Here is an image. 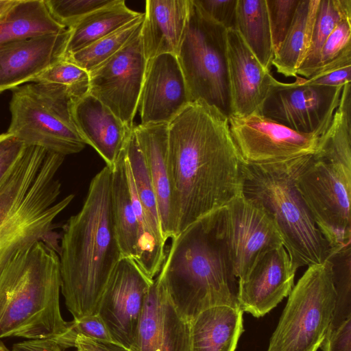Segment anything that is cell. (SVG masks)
Listing matches in <instances>:
<instances>
[{"label":"cell","mask_w":351,"mask_h":351,"mask_svg":"<svg viewBox=\"0 0 351 351\" xmlns=\"http://www.w3.org/2000/svg\"><path fill=\"white\" fill-rule=\"evenodd\" d=\"M168 162L176 235L242 193L243 161L228 118L203 100L168 123Z\"/></svg>","instance_id":"1"},{"label":"cell","mask_w":351,"mask_h":351,"mask_svg":"<svg viewBox=\"0 0 351 351\" xmlns=\"http://www.w3.org/2000/svg\"><path fill=\"white\" fill-rule=\"evenodd\" d=\"M112 169L91 180L80 210L68 220L60 252L61 293L73 319L97 313L104 291L123 258L111 204Z\"/></svg>","instance_id":"2"},{"label":"cell","mask_w":351,"mask_h":351,"mask_svg":"<svg viewBox=\"0 0 351 351\" xmlns=\"http://www.w3.org/2000/svg\"><path fill=\"white\" fill-rule=\"evenodd\" d=\"M64 156L37 146L25 147L0 184V272L20 251L49 234L56 217L73 200H58L56 178Z\"/></svg>","instance_id":"3"},{"label":"cell","mask_w":351,"mask_h":351,"mask_svg":"<svg viewBox=\"0 0 351 351\" xmlns=\"http://www.w3.org/2000/svg\"><path fill=\"white\" fill-rule=\"evenodd\" d=\"M60 258L39 241L18 252L0 272V339H56L69 322L63 319L59 297Z\"/></svg>","instance_id":"4"},{"label":"cell","mask_w":351,"mask_h":351,"mask_svg":"<svg viewBox=\"0 0 351 351\" xmlns=\"http://www.w3.org/2000/svg\"><path fill=\"white\" fill-rule=\"evenodd\" d=\"M158 276L178 313L189 322L211 307L239 308L238 281L208 215L171 239Z\"/></svg>","instance_id":"5"},{"label":"cell","mask_w":351,"mask_h":351,"mask_svg":"<svg viewBox=\"0 0 351 351\" xmlns=\"http://www.w3.org/2000/svg\"><path fill=\"white\" fill-rule=\"evenodd\" d=\"M304 156L261 165L243 162V195L272 218L297 269L323 263L330 252L296 185Z\"/></svg>","instance_id":"6"},{"label":"cell","mask_w":351,"mask_h":351,"mask_svg":"<svg viewBox=\"0 0 351 351\" xmlns=\"http://www.w3.org/2000/svg\"><path fill=\"white\" fill-rule=\"evenodd\" d=\"M74 101L62 85L30 82L19 86L12 89L7 132L27 146L64 156L78 153L86 144L73 120Z\"/></svg>","instance_id":"7"},{"label":"cell","mask_w":351,"mask_h":351,"mask_svg":"<svg viewBox=\"0 0 351 351\" xmlns=\"http://www.w3.org/2000/svg\"><path fill=\"white\" fill-rule=\"evenodd\" d=\"M227 29L193 3L178 53L190 101L203 100L229 118L232 115Z\"/></svg>","instance_id":"8"},{"label":"cell","mask_w":351,"mask_h":351,"mask_svg":"<svg viewBox=\"0 0 351 351\" xmlns=\"http://www.w3.org/2000/svg\"><path fill=\"white\" fill-rule=\"evenodd\" d=\"M288 296L267 351H317L336 303L332 262L308 266Z\"/></svg>","instance_id":"9"},{"label":"cell","mask_w":351,"mask_h":351,"mask_svg":"<svg viewBox=\"0 0 351 351\" xmlns=\"http://www.w3.org/2000/svg\"><path fill=\"white\" fill-rule=\"evenodd\" d=\"M295 182L330 251L350 245L351 166L305 156Z\"/></svg>","instance_id":"10"},{"label":"cell","mask_w":351,"mask_h":351,"mask_svg":"<svg viewBox=\"0 0 351 351\" xmlns=\"http://www.w3.org/2000/svg\"><path fill=\"white\" fill-rule=\"evenodd\" d=\"M227 263L238 283L268 251L283 245L270 215L243 193L208 215Z\"/></svg>","instance_id":"11"},{"label":"cell","mask_w":351,"mask_h":351,"mask_svg":"<svg viewBox=\"0 0 351 351\" xmlns=\"http://www.w3.org/2000/svg\"><path fill=\"white\" fill-rule=\"evenodd\" d=\"M343 86L292 83L274 78L256 113L303 134H324L338 106Z\"/></svg>","instance_id":"12"},{"label":"cell","mask_w":351,"mask_h":351,"mask_svg":"<svg viewBox=\"0 0 351 351\" xmlns=\"http://www.w3.org/2000/svg\"><path fill=\"white\" fill-rule=\"evenodd\" d=\"M141 32L88 73L89 94L130 128L134 127L147 63Z\"/></svg>","instance_id":"13"},{"label":"cell","mask_w":351,"mask_h":351,"mask_svg":"<svg viewBox=\"0 0 351 351\" xmlns=\"http://www.w3.org/2000/svg\"><path fill=\"white\" fill-rule=\"evenodd\" d=\"M229 128L242 160L261 165L314 154L321 133L303 134L256 112L230 116Z\"/></svg>","instance_id":"14"},{"label":"cell","mask_w":351,"mask_h":351,"mask_svg":"<svg viewBox=\"0 0 351 351\" xmlns=\"http://www.w3.org/2000/svg\"><path fill=\"white\" fill-rule=\"evenodd\" d=\"M154 282L129 257L122 258L99 303L97 314L114 342L132 347L145 299Z\"/></svg>","instance_id":"15"},{"label":"cell","mask_w":351,"mask_h":351,"mask_svg":"<svg viewBox=\"0 0 351 351\" xmlns=\"http://www.w3.org/2000/svg\"><path fill=\"white\" fill-rule=\"evenodd\" d=\"M130 351H191V322L178 313L158 276L145 299Z\"/></svg>","instance_id":"16"},{"label":"cell","mask_w":351,"mask_h":351,"mask_svg":"<svg viewBox=\"0 0 351 351\" xmlns=\"http://www.w3.org/2000/svg\"><path fill=\"white\" fill-rule=\"evenodd\" d=\"M297 269L283 245L268 251L238 283L239 308L256 318L264 316L289 295Z\"/></svg>","instance_id":"17"},{"label":"cell","mask_w":351,"mask_h":351,"mask_svg":"<svg viewBox=\"0 0 351 351\" xmlns=\"http://www.w3.org/2000/svg\"><path fill=\"white\" fill-rule=\"evenodd\" d=\"M190 102L176 55L164 53L147 61L138 102L141 124H168Z\"/></svg>","instance_id":"18"},{"label":"cell","mask_w":351,"mask_h":351,"mask_svg":"<svg viewBox=\"0 0 351 351\" xmlns=\"http://www.w3.org/2000/svg\"><path fill=\"white\" fill-rule=\"evenodd\" d=\"M71 30L0 44V93L31 82L64 57Z\"/></svg>","instance_id":"19"},{"label":"cell","mask_w":351,"mask_h":351,"mask_svg":"<svg viewBox=\"0 0 351 351\" xmlns=\"http://www.w3.org/2000/svg\"><path fill=\"white\" fill-rule=\"evenodd\" d=\"M228 75L232 115L245 117L258 111L273 79L236 29L227 31Z\"/></svg>","instance_id":"20"},{"label":"cell","mask_w":351,"mask_h":351,"mask_svg":"<svg viewBox=\"0 0 351 351\" xmlns=\"http://www.w3.org/2000/svg\"><path fill=\"white\" fill-rule=\"evenodd\" d=\"M156 195L161 230L167 241L176 235L174 195L168 162V124L134 126Z\"/></svg>","instance_id":"21"},{"label":"cell","mask_w":351,"mask_h":351,"mask_svg":"<svg viewBox=\"0 0 351 351\" xmlns=\"http://www.w3.org/2000/svg\"><path fill=\"white\" fill-rule=\"evenodd\" d=\"M72 114L85 143L91 146L104 160L106 166L112 169L125 148L134 127H128L90 94L74 101Z\"/></svg>","instance_id":"22"},{"label":"cell","mask_w":351,"mask_h":351,"mask_svg":"<svg viewBox=\"0 0 351 351\" xmlns=\"http://www.w3.org/2000/svg\"><path fill=\"white\" fill-rule=\"evenodd\" d=\"M192 0H147L141 38L147 61L164 53L177 56Z\"/></svg>","instance_id":"23"},{"label":"cell","mask_w":351,"mask_h":351,"mask_svg":"<svg viewBox=\"0 0 351 351\" xmlns=\"http://www.w3.org/2000/svg\"><path fill=\"white\" fill-rule=\"evenodd\" d=\"M240 308L217 306L191 322V351H235L243 332Z\"/></svg>","instance_id":"24"},{"label":"cell","mask_w":351,"mask_h":351,"mask_svg":"<svg viewBox=\"0 0 351 351\" xmlns=\"http://www.w3.org/2000/svg\"><path fill=\"white\" fill-rule=\"evenodd\" d=\"M319 0H300L292 24L271 61L276 71L286 77H295L305 60Z\"/></svg>","instance_id":"25"},{"label":"cell","mask_w":351,"mask_h":351,"mask_svg":"<svg viewBox=\"0 0 351 351\" xmlns=\"http://www.w3.org/2000/svg\"><path fill=\"white\" fill-rule=\"evenodd\" d=\"M125 154V147L111 169V204L114 229L122 256L135 261L138 230L126 173Z\"/></svg>","instance_id":"26"},{"label":"cell","mask_w":351,"mask_h":351,"mask_svg":"<svg viewBox=\"0 0 351 351\" xmlns=\"http://www.w3.org/2000/svg\"><path fill=\"white\" fill-rule=\"evenodd\" d=\"M66 29L52 16L45 0H19L0 23V44L58 34Z\"/></svg>","instance_id":"27"},{"label":"cell","mask_w":351,"mask_h":351,"mask_svg":"<svg viewBox=\"0 0 351 351\" xmlns=\"http://www.w3.org/2000/svg\"><path fill=\"white\" fill-rule=\"evenodd\" d=\"M129 8L124 0L110 4L88 14L70 29L65 55L73 53L115 32L142 14Z\"/></svg>","instance_id":"28"},{"label":"cell","mask_w":351,"mask_h":351,"mask_svg":"<svg viewBox=\"0 0 351 351\" xmlns=\"http://www.w3.org/2000/svg\"><path fill=\"white\" fill-rule=\"evenodd\" d=\"M236 30L261 65L270 71L274 51L266 0H238Z\"/></svg>","instance_id":"29"},{"label":"cell","mask_w":351,"mask_h":351,"mask_svg":"<svg viewBox=\"0 0 351 351\" xmlns=\"http://www.w3.org/2000/svg\"><path fill=\"white\" fill-rule=\"evenodd\" d=\"M315 154L351 166V82L342 88L338 106Z\"/></svg>","instance_id":"30"},{"label":"cell","mask_w":351,"mask_h":351,"mask_svg":"<svg viewBox=\"0 0 351 351\" xmlns=\"http://www.w3.org/2000/svg\"><path fill=\"white\" fill-rule=\"evenodd\" d=\"M125 149L135 191L147 228L157 243L165 247L166 241L162 233L156 195L144 157L137 143L134 128L127 141Z\"/></svg>","instance_id":"31"},{"label":"cell","mask_w":351,"mask_h":351,"mask_svg":"<svg viewBox=\"0 0 351 351\" xmlns=\"http://www.w3.org/2000/svg\"><path fill=\"white\" fill-rule=\"evenodd\" d=\"M351 16V0H319L308 53L297 71L308 78L317 69L326 39L339 21Z\"/></svg>","instance_id":"32"},{"label":"cell","mask_w":351,"mask_h":351,"mask_svg":"<svg viewBox=\"0 0 351 351\" xmlns=\"http://www.w3.org/2000/svg\"><path fill=\"white\" fill-rule=\"evenodd\" d=\"M144 13L114 32L64 58L90 72L125 45L142 28Z\"/></svg>","instance_id":"33"},{"label":"cell","mask_w":351,"mask_h":351,"mask_svg":"<svg viewBox=\"0 0 351 351\" xmlns=\"http://www.w3.org/2000/svg\"><path fill=\"white\" fill-rule=\"evenodd\" d=\"M350 245L330 251L328 258L332 264V280L336 291V303L332 321L327 331L336 329L351 317Z\"/></svg>","instance_id":"34"},{"label":"cell","mask_w":351,"mask_h":351,"mask_svg":"<svg viewBox=\"0 0 351 351\" xmlns=\"http://www.w3.org/2000/svg\"><path fill=\"white\" fill-rule=\"evenodd\" d=\"M31 82L64 86L75 100L89 94L88 72L64 57L37 75Z\"/></svg>","instance_id":"35"},{"label":"cell","mask_w":351,"mask_h":351,"mask_svg":"<svg viewBox=\"0 0 351 351\" xmlns=\"http://www.w3.org/2000/svg\"><path fill=\"white\" fill-rule=\"evenodd\" d=\"M114 0H45L54 19L71 29L91 12L106 6Z\"/></svg>","instance_id":"36"},{"label":"cell","mask_w":351,"mask_h":351,"mask_svg":"<svg viewBox=\"0 0 351 351\" xmlns=\"http://www.w3.org/2000/svg\"><path fill=\"white\" fill-rule=\"evenodd\" d=\"M301 82L304 84L332 87L343 86L351 82V47L308 78L301 77Z\"/></svg>","instance_id":"37"},{"label":"cell","mask_w":351,"mask_h":351,"mask_svg":"<svg viewBox=\"0 0 351 351\" xmlns=\"http://www.w3.org/2000/svg\"><path fill=\"white\" fill-rule=\"evenodd\" d=\"M78 335L97 341L114 342L104 322L97 313L73 319L69 322L66 331L54 340L65 350L74 347L75 339Z\"/></svg>","instance_id":"38"},{"label":"cell","mask_w":351,"mask_h":351,"mask_svg":"<svg viewBox=\"0 0 351 351\" xmlns=\"http://www.w3.org/2000/svg\"><path fill=\"white\" fill-rule=\"evenodd\" d=\"M273 48H280L294 19L300 0H266Z\"/></svg>","instance_id":"39"},{"label":"cell","mask_w":351,"mask_h":351,"mask_svg":"<svg viewBox=\"0 0 351 351\" xmlns=\"http://www.w3.org/2000/svg\"><path fill=\"white\" fill-rule=\"evenodd\" d=\"M351 16L338 22L322 47L319 68L337 58L345 49L351 47Z\"/></svg>","instance_id":"40"},{"label":"cell","mask_w":351,"mask_h":351,"mask_svg":"<svg viewBox=\"0 0 351 351\" xmlns=\"http://www.w3.org/2000/svg\"><path fill=\"white\" fill-rule=\"evenodd\" d=\"M238 0H193L207 16L227 30L236 29Z\"/></svg>","instance_id":"41"},{"label":"cell","mask_w":351,"mask_h":351,"mask_svg":"<svg viewBox=\"0 0 351 351\" xmlns=\"http://www.w3.org/2000/svg\"><path fill=\"white\" fill-rule=\"evenodd\" d=\"M26 145L5 132L0 134V184L15 165Z\"/></svg>","instance_id":"42"},{"label":"cell","mask_w":351,"mask_h":351,"mask_svg":"<svg viewBox=\"0 0 351 351\" xmlns=\"http://www.w3.org/2000/svg\"><path fill=\"white\" fill-rule=\"evenodd\" d=\"M320 347L322 351H351V317L327 331Z\"/></svg>","instance_id":"43"},{"label":"cell","mask_w":351,"mask_h":351,"mask_svg":"<svg viewBox=\"0 0 351 351\" xmlns=\"http://www.w3.org/2000/svg\"><path fill=\"white\" fill-rule=\"evenodd\" d=\"M74 348L75 351H130L129 349L114 342H104L77 335Z\"/></svg>","instance_id":"44"},{"label":"cell","mask_w":351,"mask_h":351,"mask_svg":"<svg viewBox=\"0 0 351 351\" xmlns=\"http://www.w3.org/2000/svg\"><path fill=\"white\" fill-rule=\"evenodd\" d=\"M11 351H64L58 343L49 338L28 339L16 343Z\"/></svg>","instance_id":"45"},{"label":"cell","mask_w":351,"mask_h":351,"mask_svg":"<svg viewBox=\"0 0 351 351\" xmlns=\"http://www.w3.org/2000/svg\"><path fill=\"white\" fill-rule=\"evenodd\" d=\"M19 0H0V23L8 15Z\"/></svg>","instance_id":"46"},{"label":"cell","mask_w":351,"mask_h":351,"mask_svg":"<svg viewBox=\"0 0 351 351\" xmlns=\"http://www.w3.org/2000/svg\"><path fill=\"white\" fill-rule=\"evenodd\" d=\"M0 351H11L0 341Z\"/></svg>","instance_id":"47"}]
</instances>
